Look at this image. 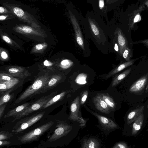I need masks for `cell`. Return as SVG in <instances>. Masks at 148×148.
<instances>
[{
	"mask_svg": "<svg viewBox=\"0 0 148 148\" xmlns=\"http://www.w3.org/2000/svg\"><path fill=\"white\" fill-rule=\"evenodd\" d=\"M82 22L86 36L91 40L97 48L105 54L108 53L110 43L109 29L100 16L93 11H88Z\"/></svg>",
	"mask_w": 148,
	"mask_h": 148,
	"instance_id": "obj_1",
	"label": "cell"
},
{
	"mask_svg": "<svg viewBox=\"0 0 148 148\" xmlns=\"http://www.w3.org/2000/svg\"><path fill=\"white\" fill-rule=\"evenodd\" d=\"M71 21L75 33L77 43L82 49L84 55L88 56L90 53L88 38L85 34L82 22V16L78 13L72 6L70 11Z\"/></svg>",
	"mask_w": 148,
	"mask_h": 148,
	"instance_id": "obj_2",
	"label": "cell"
},
{
	"mask_svg": "<svg viewBox=\"0 0 148 148\" xmlns=\"http://www.w3.org/2000/svg\"><path fill=\"white\" fill-rule=\"evenodd\" d=\"M51 75L47 73L37 78L16 100L15 103H19L24 99L36 95L44 86L49 79Z\"/></svg>",
	"mask_w": 148,
	"mask_h": 148,
	"instance_id": "obj_3",
	"label": "cell"
},
{
	"mask_svg": "<svg viewBox=\"0 0 148 148\" xmlns=\"http://www.w3.org/2000/svg\"><path fill=\"white\" fill-rule=\"evenodd\" d=\"M91 112L98 119V125H97V127L105 136L108 135L116 129H121L115 122L111 119L96 113Z\"/></svg>",
	"mask_w": 148,
	"mask_h": 148,
	"instance_id": "obj_4",
	"label": "cell"
},
{
	"mask_svg": "<svg viewBox=\"0 0 148 148\" xmlns=\"http://www.w3.org/2000/svg\"><path fill=\"white\" fill-rule=\"evenodd\" d=\"M56 93V92H53L49 95L39 99L34 103H31L27 109L15 116V119L12 122L26 116L34 111L40 110L48 101L55 96Z\"/></svg>",
	"mask_w": 148,
	"mask_h": 148,
	"instance_id": "obj_5",
	"label": "cell"
},
{
	"mask_svg": "<svg viewBox=\"0 0 148 148\" xmlns=\"http://www.w3.org/2000/svg\"><path fill=\"white\" fill-rule=\"evenodd\" d=\"M144 119V115L143 113L130 124H125L123 129V135L127 136L137 135L143 129L145 125Z\"/></svg>",
	"mask_w": 148,
	"mask_h": 148,
	"instance_id": "obj_6",
	"label": "cell"
},
{
	"mask_svg": "<svg viewBox=\"0 0 148 148\" xmlns=\"http://www.w3.org/2000/svg\"><path fill=\"white\" fill-rule=\"evenodd\" d=\"M53 123L52 121L46 123L25 134L21 136L19 140L21 142L23 143L35 140L48 130Z\"/></svg>",
	"mask_w": 148,
	"mask_h": 148,
	"instance_id": "obj_7",
	"label": "cell"
},
{
	"mask_svg": "<svg viewBox=\"0 0 148 148\" xmlns=\"http://www.w3.org/2000/svg\"><path fill=\"white\" fill-rule=\"evenodd\" d=\"M44 112L35 114L23 119L16 124L12 132L19 133L29 127L40 120L43 116Z\"/></svg>",
	"mask_w": 148,
	"mask_h": 148,
	"instance_id": "obj_8",
	"label": "cell"
},
{
	"mask_svg": "<svg viewBox=\"0 0 148 148\" xmlns=\"http://www.w3.org/2000/svg\"><path fill=\"white\" fill-rule=\"evenodd\" d=\"M79 99L77 97L72 103L70 107V114L69 119L79 123L81 130L85 127L86 121L78 114L79 108Z\"/></svg>",
	"mask_w": 148,
	"mask_h": 148,
	"instance_id": "obj_9",
	"label": "cell"
},
{
	"mask_svg": "<svg viewBox=\"0 0 148 148\" xmlns=\"http://www.w3.org/2000/svg\"><path fill=\"white\" fill-rule=\"evenodd\" d=\"M112 1L99 0L92 1L91 3L93 8L94 12L101 16L105 15L111 10V5L114 2Z\"/></svg>",
	"mask_w": 148,
	"mask_h": 148,
	"instance_id": "obj_10",
	"label": "cell"
},
{
	"mask_svg": "<svg viewBox=\"0 0 148 148\" xmlns=\"http://www.w3.org/2000/svg\"><path fill=\"white\" fill-rule=\"evenodd\" d=\"M80 143V148H103L101 140L90 134L83 137Z\"/></svg>",
	"mask_w": 148,
	"mask_h": 148,
	"instance_id": "obj_11",
	"label": "cell"
},
{
	"mask_svg": "<svg viewBox=\"0 0 148 148\" xmlns=\"http://www.w3.org/2000/svg\"><path fill=\"white\" fill-rule=\"evenodd\" d=\"M148 81V73L145 74L134 83L130 87V92L139 93L144 89Z\"/></svg>",
	"mask_w": 148,
	"mask_h": 148,
	"instance_id": "obj_12",
	"label": "cell"
},
{
	"mask_svg": "<svg viewBox=\"0 0 148 148\" xmlns=\"http://www.w3.org/2000/svg\"><path fill=\"white\" fill-rule=\"evenodd\" d=\"M7 73L13 77L23 78L30 76V73L26 69L20 67H9L7 69Z\"/></svg>",
	"mask_w": 148,
	"mask_h": 148,
	"instance_id": "obj_13",
	"label": "cell"
},
{
	"mask_svg": "<svg viewBox=\"0 0 148 148\" xmlns=\"http://www.w3.org/2000/svg\"><path fill=\"white\" fill-rule=\"evenodd\" d=\"M93 102L97 108L103 113L109 114L112 110L99 94L94 98Z\"/></svg>",
	"mask_w": 148,
	"mask_h": 148,
	"instance_id": "obj_14",
	"label": "cell"
},
{
	"mask_svg": "<svg viewBox=\"0 0 148 148\" xmlns=\"http://www.w3.org/2000/svg\"><path fill=\"white\" fill-rule=\"evenodd\" d=\"M144 106L138 107L130 112L126 116L125 124L129 125L133 122L143 113Z\"/></svg>",
	"mask_w": 148,
	"mask_h": 148,
	"instance_id": "obj_15",
	"label": "cell"
},
{
	"mask_svg": "<svg viewBox=\"0 0 148 148\" xmlns=\"http://www.w3.org/2000/svg\"><path fill=\"white\" fill-rule=\"evenodd\" d=\"M61 77L59 75H55L51 76L49 79L38 94L43 93L53 88L59 82Z\"/></svg>",
	"mask_w": 148,
	"mask_h": 148,
	"instance_id": "obj_16",
	"label": "cell"
},
{
	"mask_svg": "<svg viewBox=\"0 0 148 148\" xmlns=\"http://www.w3.org/2000/svg\"><path fill=\"white\" fill-rule=\"evenodd\" d=\"M31 103H27L21 105L14 109L9 111L4 116V118H7L11 116L15 117L27 108Z\"/></svg>",
	"mask_w": 148,
	"mask_h": 148,
	"instance_id": "obj_17",
	"label": "cell"
},
{
	"mask_svg": "<svg viewBox=\"0 0 148 148\" xmlns=\"http://www.w3.org/2000/svg\"><path fill=\"white\" fill-rule=\"evenodd\" d=\"M134 60L126 62L120 64L110 71L106 76L107 78H108L114 75L117 73L123 70L124 69L132 64Z\"/></svg>",
	"mask_w": 148,
	"mask_h": 148,
	"instance_id": "obj_18",
	"label": "cell"
},
{
	"mask_svg": "<svg viewBox=\"0 0 148 148\" xmlns=\"http://www.w3.org/2000/svg\"><path fill=\"white\" fill-rule=\"evenodd\" d=\"M131 70V68L115 76L113 79L112 83V86H115L120 83L129 74Z\"/></svg>",
	"mask_w": 148,
	"mask_h": 148,
	"instance_id": "obj_19",
	"label": "cell"
},
{
	"mask_svg": "<svg viewBox=\"0 0 148 148\" xmlns=\"http://www.w3.org/2000/svg\"><path fill=\"white\" fill-rule=\"evenodd\" d=\"M66 93V91H64L55 96L48 101L40 110H42L47 108L59 101L65 96Z\"/></svg>",
	"mask_w": 148,
	"mask_h": 148,
	"instance_id": "obj_20",
	"label": "cell"
},
{
	"mask_svg": "<svg viewBox=\"0 0 148 148\" xmlns=\"http://www.w3.org/2000/svg\"><path fill=\"white\" fill-rule=\"evenodd\" d=\"M17 79L14 78L10 81L3 82H0V90L1 92L6 91L8 89L12 88L18 82Z\"/></svg>",
	"mask_w": 148,
	"mask_h": 148,
	"instance_id": "obj_21",
	"label": "cell"
},
{
	"mask_svg": "<svg viewBox=\"0 0 148 148\" xmlns=\"http://www.w3.org/2000/svg\"><path fill=\"white\" fill-rule=\"evenodd\" d=\"M101 99L106 102L112 110H114L116 107L112 99L107 94L103 93L99 94Z\"/></svg>",
	"mask_w": 148,
	"mask_h": 148,
	"instance_id": "obj_22",
	"label": "cell"
},
{
	"mask_svg": "<svg viewBox=\"0 0 148 148\" xmlns=\"http://www.w3.org/2000/svg\"><path fill=\"white\" fill-rule=\"evenodd\" d=\"M115 32L117 33V41L120 49V53L122 54L125 44V39L119 30Z\"/></svg>",
	"mask_w": 148,
	"mask_h": 148,
	"instance_id": "obj_23",
	"label": "cell"
},
{
	"mask_svg": "<svg viewBox=\"0 0 148 148\" xmlns=\"http://www.w3.org/2000/svg\"><path fill=\"white\" fill-rule=\"evenodd\" d=\"M10 91L6 92L1 96L0 98V106L6 103L12 98V95L10 94Z\"/></svg>",
	"mask_w": 148,
	"mask_h": 148,
	"instance_id": "obj_24",
	"label": "cell"
},
{
	"mask_svg": "<svg viewBox=\"0 0 148 148\" xmlns=\"http://www.w3.org/2000/svg\"><path fill=\"white\" fill-rule=\"evenodd\" d=\"M14 78L12 75L7 73H1L0 74V82L10 81Z\"/></svg>",
	"mask_w": 148,
	"mask_h": 148,
	"instance_id": "obj_25",
	"label": "cell"
},
{
	"mask_svg": "<svg viewBox=\"0 0 148 148\" xmlns=\"http://www.w3.org/2000/svg\"><path fill=\"white\" fill-rule=\"evenodd\" d=\"M112 148H132L128 143L124 141L116 143Z\"/></svg>",
	"mask_w": 148,
	"mask_h": 148,
	"instance_id": "obj_26",
	"label": "cell"
},
{
	"mask_svg": "<svg viewBox=\"0 0 148 148\" xmlns=\"http://www.w3.org/2000/svg\"><path fill=\"white\" fill-rule=\"evenodd\" d=\"M73 63V62L69 60H64L61 62V66L63 68H67L72 65Z\"/></svg>",
	"mask_w": 148,
	"mask_h": 148,
	"instance_id": "obj_27",
	"label": "cell"
},
{
	"mask_svg": "<svg viewBox=\"0 0 148 148\" xmlns=\"http://www.w3.org/2000/svg\"><path fill=\"white\" fill-rule=\"evenodd\" d=\"M13 11L15 14L18 17H22L24 15L23 11L18 7H15L13 9Z\"/></svg>",
	"mask_w": 148,
	"mask_h": 148,
	"instance_id": "obj_28",
	"label": "cell"
},
{
	"mask_svg": "<svg viewBox=\"0 0 148 148\" xmlns=\"http://www.w3.org/2000/svg\"><path fill=\"white\" fill-rule=\"evenodd\" d=\"M9 134L5 132H1L0 134V140H2L9 138Z\"/></svg>",
	"mask_w": 148,
	"mask_h": 148,
	"instance_id": "obj_29",
	"label": "cell"
},
{
	"mask_svg": "<svg viewBox=\"0 0 148 148\" xmlns=\"http://www.w3.org/2000/svg\"><path fill=\"white\" fill-rule=\"evenodd\" d=\"M88 95V92L87 91H85L83 93L81 99V104H84L86 101L87 97Z\"/></svg>",
	"mask_w": 148,
	"mask_h": 148,
	"instance_id": "obj_30",
	"label": "cell"
},
{
	"mask_svg": "<svg viewBox=\"0 0 148 148\" xmlns=\"http://www.w3.org/2000/svg\"><path fill=\"white\" fill-rule=\"evenodd\" d=\"M23 31L26 33H30L32 30V28L28 26H25L22 28Z\"/></svg>",
	"mask_w": 148,
	"mask_h": 148,
	"instance_id": "obj_31",
	"label": "cell"
},
{
	"mask_svg": "<svg viewBox=\"0 0 148 148\" xmlns=\"http://www.w3.org/2000/svg\"><path fill=\"white\" fill-rule=\"evenodd\" d=\"M6 106V103H5L0 106V118L3 114L5 108Z\"/></svg>",
	"mask_w": 148,
	"mask_h": 148,
	"instance_id": "obj_32",
	"label": "cell"
},
{
	"mask_svg": "<svg viewBox=\"0 0 148 148\" xmlns=\"http://www.w3.org/2000/svg\"><path fill=\"white\" fill-rule=\"evenodd\" d=\"M128 53V50L127 49H126L124 51L123 55V57L124 58L127 60H128L127 58Z\"/></svg>",
	"mask_w": 148,
	"mask_h": 148,
	"instance_id": "obj_33",
	"label": "cell"
},
{
	"mask_svg": "<svg viewBox=\"0 0 148 148\" xmlns=\"http://www.w3.org/2000/svg\"><path fill=\"white\" fill-rule=\"evenodd\" d=\"M44 65L46 66H49L52 65V63L48 61L47 60H45L43 62Z\"/></svg>",
	"mask_w": 148,
	"mask_h": 148,
	"instance_id": "obj_34",
	"label": "cell"
},
{
	"mask_svg": "<svg viewBox=\"0 0 148 148\" xmlns=\"http://www.w3.org/2000/svg\"><path fill=\"white\" fill-rule=\"evenodd\" d=\"M0 145L1 146L8 145L10 143V142L6 141L0 140Z\"/></svg>",
	"mask_w": 148,
	"mask_h": 148,
	"instance_id": "obj_35",
	"label": "cell"
},
{
	"mask_svg": "<svg viewBox=\"0 0 148 148\" xmlns=\"http://www.w3.org/2000/svg\"><path fill=\"white\" fill-rule=\"evenodd\" d=\"M141 17L138 14L135 17L134 19V23L140 21L141 20Z\"/></svg>",
	"mask_w": 148,
	"mask_h": 148,
	"instance_id": "obj_36",
	"label": "cell"
},
{
	"mask_svg": "<svg viewBox=\"0 0 148 148\" xmlns=\"http://www.w3.org/2000/svg\"><path fill=\"white\" fill-rule=\"evenodd\" d=\"M1 56L4 59H6L8 58V55L5 51H3L1 53Z\"/></svg>",
	"mask_w": 148,
	"mask_h": 148,
	"instance_id": "obj_37",
	"label": "cell"
},
{
	"mask_svg": "<svg viewBox=\"0 0 148 148\" xmlns=\"http://www.w3.org/2000/svg\"><path fill=\"white\" fill-rule=\"evenodd\" d=\"M3 40L7 43H10L11 42L10 40L7 36H3Z\"/></svg>",
	"mask_w": 148,
	"mask_h": 148,
	"instance_id": "obj_38",
	"label": "cell"
},
{
	"mask_svg": "<svg viewBox=\"0 0 148 148\" xmlns=\"http://www.w3.org/2000/svg\"><path fill=\"white\" fill-rule=\"evenodd\" d=\"M36 48L37 49L40 50L43 48V46L41 44H39L36 46Z\"/></svg>",
	"mask_w": 148,
	"mask_h": 148,
	"instance_id": "obj_39",
	"label": "cell"
},
{
	"mask_svg": "<svg viewBox=\"0 0 148 148\" xmlns=\"http://www.w3.org/2000/svg\"><path fill=\"white\" fill-rule=\"evenodd\" d=\"M114 50L117 52L119 51V47L117 43H115L114 45Z\"/></svg>",
	"mask_w": 148,
	"mask_h": 148,
	"instance_id": "obj_40",
	"label": "cell"
},
{
	"mask_svg": "<svg viewBox=\"0 0 148 148\" xmlns=\"http://www.w3.org/2000/svg\"><path fill=\"white\" fill-rule=\"evenodd\" d=\"M6 17L4 16H0V20L1 21H3L5 20Z\"/></svg>",
	"mask_w": 148,
	"mask_h": 148,
	"instance_id": "obj_41",
	"label": "cell"
},
{
	"mask_svg": "<svg viewBox=\"0 0 148 148\" xmlns=\"http://www.w3.org/2000/svg\"><path fill=\"white\" fill-rule=\"evenodd\" d=\"M4 9L3 8L1 7H0V12L1 13H2L4 12Z\"/></svg>",
	"mask_w": 148,
	"mask_h": 148,
	"instance_id": "obj_42",
	"label": "cell"
},
{
	"mask_svg": "<svg viewBox=\"0 0 148 148\" xmlns=\"http://www.w3.org/2000/svg\"><path fill=\"white\" fill-rule=\"evenodd\" d=\"M145 90H146V92H147L148 91V84L146 86V88H145Z\"/></svg>",
	"mask_w": 148,
	"mask_h": 148,
	"instance_id": "obj_43",
	"label": "cell"
},
{
	"mask_svg": "<svg viewBox=\"0 0 148 148\" xmlns=\"http://www.w3.org/2000/svg\"><path fill=\"white\" fill-rule=\"evenodd\" d=\"M147 130H148V129H147Z\"/></svg>",
	"mask_w": 148,
	"mask_h": 148,
	"instance_id": "obj_44",
	"label": "cell"
},
{
	"mask_svg": "<svg viewBox=\"0 0 148 148\" xmlns=\"http://www.w3.org/2000/svg\"></svg>",
	"mask_w": 148,
	"mask_h": 148,
	"instance_id": "obj_45",
	"label": "cell"
}]
</instances>
